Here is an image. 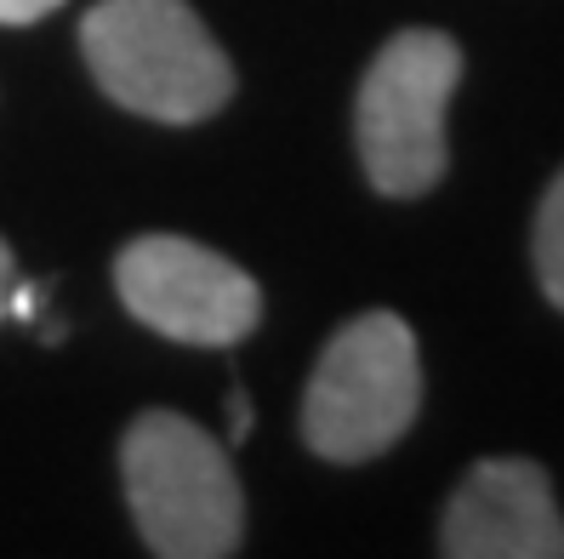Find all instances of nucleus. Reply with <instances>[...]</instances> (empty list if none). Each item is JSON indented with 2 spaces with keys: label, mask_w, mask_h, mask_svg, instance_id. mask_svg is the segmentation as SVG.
<instances>
[{
  "label": "nucleus",
  "mask_w": 564,
  "mask_h": 559,
  "mask_svg": "<svg viewBox=\"0 0 564 559\" xmlns=\"http://www.w3.org/2000/svg\"><path fill=\"white\" fill-rule=\"evenodd\" d=\"M7 314H12V320H35V314H41V286H18V280H12Z\"/></svg>",
  "instance_id": "obj_10"
},
{
  "label": "nucleus",
  "mask_w": 564,
  "mask_h": 559,
  "mask_svg": "<svg viewBox=\"0 0 564 559\" xmlns=\"http://www.w3.org/2000/svg\"><path fill=\"white\" fill-rule=\"evenodd\" d=\"M126 503L138 537L160 559H228L240 553L246 503L228 451L177 411H143L120 445Z\"/></svg>",
  "instance_id": "obj_2"
},
{
  "label": "nucleus",
  "mask_w": 564,
  "mask_h": 559,
  "mask_svg": "<svg viewBox=\"0 0 564 559\" xmlns=\"http://www.w3.org/2000/svg\"><path fill=\"white\" fill-rule=\"evenodd\" d=\"M80 46L97 86L160 126H194L235 97V63L188 0H97Z\"/></svg>",
  "instance_id": "obj_1"
},
{
  "label": "nucleus",
  "mask_w": 564,
  "mask_h": 559,
  "mask_svg": "<svg viewBox=\"0 0 564 559\" xmlns=\"http://www.w3.org/2000/svg\"><path fill=\"white\" fill-rule=\"evenodd\" d=\"M530 251H536V280H542V291H547V303L564 309V172H558L553 189L542 194Z\"/></svg>",
  "instance_id": "obj_7"
},
{
  "label": "nucleus",
  "mask_w": 564,
  "mask_h": 559,
  "mask_svg": "<svg viewBox=\"0 0 564 559\" xmlns=\"http://www.w3.org/2000/svg\"><path fill=\"white\" fill-rule=\"evenodd\" d=\"M251 394L246 388H235V394H228V434H235V440H246L251 434Z\"/></svg>",
  "instance_id": "obj_9"
},
{
  "label": "nucleus",
  "mask_w": 564,
  "mask_h": 559,
  "mask_svg": "<svg viewBox=\"0 0 564 559\" xmlns=\"http://www.w3.org/2000/svg\"><path fill=\"white\" fill-rule=\"evenodd\" d=\"M115 286L131 320L188 348H235L262 320L257 280L223 251L183 235H143L115 257Z\"/></svg>",
  "instance_id": "obj_5"
},
{
  "label": "nucleus",
  "mask_w": 564,
  "mask_h": 559,
  "mask_svg": "<svg viewBox=\"0 0 564 559\" xmlns=\"http://www.w3.org/2000/svg\"><path fill=\"white\" fill-rule=\"evenodd\" d=\"M462 80V46L445 29H400L359 80L354 104V138L365 178L388 201H416L427 194L445 166V109Z\"/></svg>",
  "instance_id": "obj_4"
},
{
  "label": "nucleus",
  "mask_w": 564,
  "mask_h": 559,
  "mask_svg": "<svg viewBox=\"0 0 564 559\" xmlns=\"http://www.w3.org/2000/svg\"><path fill=\"white\" fill-rule=\"evenodd\" d=\"M63 7V0H0V23L7 29H29V23H41Z\"/></svg>",
  "instance_id": "obj_8"
},
{
  "label": "nucleus",
  "mask_w": 564,
  "mask_h": 559,
  "mask_svg": "<svg viewBox=\"0 0 564 559\" xmlns=\"http://www.w3.org/2000/svg\"><path fill=\"white\" fill-rule=\"evenodd\" d=\"M7 298H12V251L0 240V320H7Z\"/></svg>",
  "instance_id": "obj_11"
},
{
  "label": "nucleus",
  "mask_w": 564,
  "mask_h": 559,
  "mask_svg": "<svg viewBox=\"0 0 564 559\" xmlns=\"http://www.w3.org/2000/svg\"><path fill=\"white\" fill-rule=\"evenodd\" d=\"M422 411L416 332L388 314H354L314 359L303 394V440L325 463H371L393 451Z\"/></svg>",
  "instance_id": "obj_3"
},
{
  "label": "nucleus",
  "mask_w": 564,
  "mask_h": 559,
  "mask_svg": "<svg viewBox=\"0 0 564 559\" xmlns=\"http://www.w3.org/2000/svg\"><path fill=\"white\" fill-rule=\"evenodd\" d=\"M451 559H564V514L547 469L524 456H485L462 474L440 519Z\"/></svg>",
  "instance_id": "obj_6"
}]
</instances>
